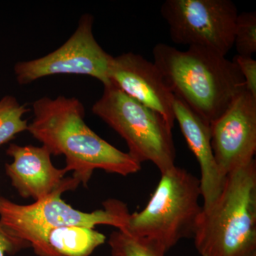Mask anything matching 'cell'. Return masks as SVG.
Here are the masks:
<instances>
[{
	"mask_svg": "<svg viewBox=\"0 0 256 256\" xmlns=\"http://www.w3.org/2000/svg\"><path fill=\"white\" fill-rule=\"evenodd\" d=\"M94 22L92 14H82L76 31L60 48L41 58L16 64L14 74L18 84L26 85L60 74L89 76L104 86L110 84L108 70L112 56L96 41Z\"/></svg>",
	"mask_w": 256,
	"mask_h": 256,
	"instance_id": "obj_8",
	"label": "cell"
},
{
	"mask_svg": "<svg viewBox=\"0 0 256 256\" xmlns=\"http://www.w3.org/2000/svg\"><path fill=\"white\" fill-rule=\"evenodd\" d=\"M201 196L200 178L173 166L162 173L148 204L130 214L121 230L156 240L168 252L182 239L193 238L202 210Z\"/></svg>",
	"mask_w": 256,
	"mask_h": 256,
	"instance_id": "obj_4",
	"label": "cell"
},
{
	"mask_svg": "<svg viewBox=\"0 0 256 256\" xmlns=\"http://www.w3.org/2000/svg\"><path fill=\"white\" fill-rule=\"evenodd\" d=\"M152 53L174 97L210 124L246 90L236 64L214 50L198 46L181 50L160 43Z\"/></svg>",
	"mask_w": 256,
	"mask_h": 256,
	"instance_id": "obj_2",
	"label": "cell"
},
{
	"mask_svg": "<svg viewBox=\"0 0 256 256\" xmlns=\"http://www.w3.org/2000/svg\"><path fill=\"white\" fill-rule=\"evenodd\" d=\"M201 256H256V162L226 176L213 203L202 206L194 229Z\"/></svg>",
	"mask_w": 256,
	"mask_h": 256,
	"instance_id": "obj_3",
	"label": "cell"
},
{
	"mask_svg": "<svg viewBox=\"0 0 256 256\" xmlns=\"http://www.w3.org/2000/svg\"><path fill=\"white\" fill-rule=\"evenodd\" d=\"M28 132L54 156H64L67 172L87 186L94 171L128 176L140 163L98 136L84 121L85 109L76 98L43 97L34 102Z\"/></svg>",
	"mask_w": 256,
	"mask_h": 256,
	"instance_id": "obj_1",
	"label": "cell"
},
{
	"mask_svg": "<svg viewBox=\"0 0 256 256\" xmlns=\"http://www.w3.org/2000/svg\"><path fill=\"white\" fill-rule=\"evenodd\" d=\"M6 154L13 160L5 165L6 174L22 198L38 201L60 190L74 191L80 184L73 176L65 178L64 168H56L46 146L11 144Z\"/></svg>",
	"mask_w": 256,
	"mask_h": 256,
	"instance_id": "obj_10",
	"label": "cell"
},
{
	"mask_svg": "<svg viewBox=\"0 0 256 256\" xmlns=\"http://www.w3.org/2000/svg\"><path fill=\"white\" fill-rule=\"evenodd\" d=\"M233 62L244 78L246 90L256 98V60L252 56L236 55Z\"/></svg>",
	"mask_w": 256,
	"mask_h": 256,
	"instance_id": "obj_17",
	"label": "cell"
},
{
	"mask_svg": "<svg viewBox=\"0 0 256 256\" xmlns=\"http://www.w3.org/2000/svg\"><path fill=\"white\" fill-rule=\"evenodd\" d=\"M28 246V242L11 235L0 225V256L14 255Z\"/></svg>",
	"mask_w": 256,
	"mask_h": 256,
	"instance_id": "obj_18",
	"label": "cell"
},
{
	"mask_svg": "<svg viewBox=\"0 0 256 256\" xmlns=\"http://www.w3.org/2000/svg\"><path fill=\"white\" fill-rule=\"evenodd\" d=\"M234 46L242 56H252L256 52V13L238 14L234 28Z\"/></svg>",
	"mask_w": 256,
	"mask_h": 256,
	"instance_id": "obj_16",
	"label": "cell"
},
{
	"mask_svg": "<svg viewBox=\"0 0 256 256\" xmlns=\"http://www.w3.org/2000/svg\"><path fill=\"white\" fill-rule=\"evenodd\" d=\"M108 78L126 95L161 114L174 128V96L154 62L132 52L112 56Z\"/></svg>",
	"mask_w": 256,
	"mask_h": 256,
	"instance_id": "obj_11",
	"label": "cell"
},
{
	"mask_svg": "<svg viewBox=\"0 0 256 256\" xmlns=\"http://www.w3.org/2000/svg\"><path fill=\"white\" fill-rule=\"evenodd\" d=\"M174 114L188 148L200 166V188L203 206L213 203L223 190L226 178H222L216 163L212 142L210 124L174 97Z\"/></svg>",
	"mask_w": 256,
	"mask_h": 256,
	"instance_id": "obj_12",
	"label": "cell"
},
{
	"mask_svg": "<svg viewBox=\"0 0 256 256\" xmlns=\"http://www.w3.org/2000/svg\"><path fill=\"white\" fill-rule=\"evenodd\" d=\"M106 240L94 228L72 226L43 230L26 242L38 256H90Z\"/></svg>",
	"mask_w": 256,
	"mask_h": 256,
	"instance_id": "obj_13",
	"label": "cell"
},
{
	"mask_svg": "<svg viewBox=\"0 0 256 256\" xmlns=\"http://www.w3.org/2000/svg\"><path fill=\"white\" fill-rule=\"evenodd\" d=\"M161 14L174 44L226 56L234 47L238 9L230 0H166Z\"/></svg>",
	"mask_w": 256,
	"mask_h": 256,
	"instance_id": "obj_7",
	"label": "cell"
},
{
	"mask_svg": "<svg viewBox=\"0 0 256 256\" xmlns=\"http://www.w3.org/2000/svg\"><path fill=\"white\" fill-rule=\"evenodd\" d=\"M210 142L222 178L254 159L256 152V98L246 90L236 96L210 124Z\"/></svg>",
	"mask_w": 256,
	"mask_h": 256,
	"instance_id": "obj_9",
	"label": "cell"
},
{
	"mask_svg": "<svg viewBox=\"0 0 256 256\" xmlns=\"http://www.w3.org/2000/svg\"><path fill=\"white\" fill-rule=\"evenodd\" d=\"M112 256H165L166 250L152 239L117 230L108 240Z\"/></svg>",
	"mask_w": 256,
	"mask_h": 256,
	"instance_id": "obj_14",
	"label": "cell"
},
{
	"mask_svg": "<svg viewBox=\"0 0 256 256\" xmlns=\"http://www.w3.org/2000/svg\"><path fill=\"white\" fill-rule=\"evenodd\" d=\"M28 110L13 96H6L0 100V146L28 130V120L23 117Z\"/></svg>",
	"mask_w": 256,
	"mask_h": 256,
	"instance_id": "obj_15",
	"label": "cell"
},
{
	"mask_svg": "<svg viewBox=\"0 0 256 256\" xmlns=\"http://www.w3.org/2000/svg\"><path fill=\"white\" fill-rule=\"evenodd\" d=\"M92 107V114L127 143L128 153L142 164L151 162L160 173L175 166L172 128L161 114L126 95L112 82Z\"/></svg>",
	"mask_w": 256,
	"mask_h": 256,
	"instance_id": "obj_5",
	"label": "cell"
},
{
	"mask_svg": "<svg viewBox=\"0 0 256 256\" xmlns=\"http://www.w3.org/2000/svg\"><path fill=\"white\" fill-rule=\"evenodd\" d=\"M64 193L60 190L28 205L18 204L0 195V225L25 242L34 234L58 227L106 225L124 230L127 226L130 213L124 202L110 198L104 202V208L84 212L63 201Z\"/></svg>",
	"mask_w": 256,
	"mask_h": 256,
	"instance_id": "obj_6",
	"label": "cell"
}]
</instances>
